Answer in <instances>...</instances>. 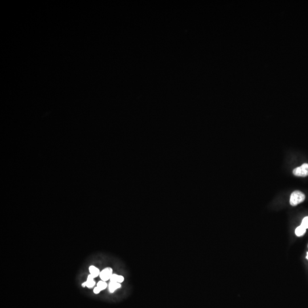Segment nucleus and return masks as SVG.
Returning <instances> with one entry per match:
<instances>
[{"instance_id":"obj_12","label":"nucleus","mask_w":308,"mask_h":308,"mask_svg":"<svg viewBox=\"0 0 308 308\" xmlns=\"http://www.w3.org/2000/svg\"><path fill=\"white\" fill-rule=\"evenodd\" d=\"M306 258L308 260V252H307V256H306Z\"/></svg>"},{"instance_id":"obj_3","label":"nucleus","mask_w":308,"mask_h":308,"mask_svg":"<svg viewBox=\"0 0 308 308\" xmlns=\"http://www.w3.org/2000/svg\"><path fill=\"white\" fill-rule=\"evenodd\" d=\"M112 275V269L110 268H106L102 270L100 272L99 277L102 281H107L110 279Z\"/></svg>"},{"instance_id":"obj_5","label":"nucleus","mask_w":308,"mask_h":308,"mask_svg":"<svg viewBox=\"0 0 308 308\" xmlns=\"http://www.w3.org/2000/svg\"><path fill=\"white\" fill-rule=\"evenodd\" d=\"M110 280V282L122 283L124 281V277H123V276H121V275L112 274Z\"/></svg>"},{"instance_id":"obj_4","label":"nucleus","mask_w":308,"mask_h":308,"mask_svg":"<svg viewBox=\"0 0 308 308\" xmlns=\"http://www.w3.org/2000/svg\"><path fill=\"white\" fill-rule=\"evenodd\" d=\"M94 277L93 276L90 274L89 275H88L87 276V281L82 284V286L83 288H85V287H87L89 288H93L95 285V282L94 280Z\"/></svg>"},{"instance_id":"obj_9","label":"nucleus","mask_w":308,"mask_h":308,"mask_svg":"<svg viewBox=\"0 0 308 308\" xmlns=\"http://www.w3.org/2000/svg\"><path fill=\"white\" fill-rule=\"evenodd\" d=\"M97 287H98L101 290H104L108 287V284L106 283V281L102 280L99 281L98 283L97 284Z\"/></svg>"},{"instance_id":"obj_6","label":"nucleus","mask_w":308,"mask_h":308,"mask_svg":"<svg viewBox=\"0 0 308 308\" xmlns=\"http://www.w3.org/2000/svg\"><path fill=\"white\" fill-rule=\"evenodd\" d=\"M89 269L90 274L93 276L94 278L99 276L100 272L99 271V269L97 267H95V266H94V265L90 266Z\"/></svg>"},{"instance_id":"obj_8","label":"nucleus","mask_w":308,"mask_h":308,"mask_svg":"<svg viewBox=\"0 0 308 308\" xmlns=\"http://www.w3.org/2000/svg\"><path fill=\"white\" fill-rule=\"evenodd\" d=\"M306 229H305L304 227H302L301 225L298 227L295 230V233H296V236H297L298 237L303 236L306 232Z\"/></svg>"},{"instance_id":"obj_1","label":"nucleus","mask_w":308,"mask_h":308,"mask_svg":"<svg viewBox=\"0 0 308 308\" xmlns=\"http://www.w3.org/2000/svg\"><path fill=\"white\" fill-rule=\"evenodd\" d=\"M305 199V195L300 191H295L291 194L290 204L292 206H296L303 202Z\"/></svg>"},{"instance_id":"obj_11","label":"nucleus","mask_w":308,"mask_h":308,"mask_svg":"<svg viewBox=\"0 0 308 308\" xmlns=\"http://www.w3.org/2000/svg\"><path fill=\"white\" fill-rule=\"evenodd\" d=\"M100 291H101V290L98 287H95L94 289V293L95 294L99 293Z\"/></svg>"},{"instance_id":"obj_10","label":"nucleus","mask_w":308,"mask_h":308,"mask_svg":"<svg viewBox=\"0 0 308 308\" xmlns=\"http://www.w3.org/2000/svg\"><path fill=\"white\" fill-rule=\"evenodd\" d=\"M301 226L302 227H304L305 229H308V216H306L304 218L302 221V222H301Z\"/></svg>"},{"instance_id":"obj_2","label":"nucleus","mask_w":308,"mask_h":308,"mask_svg":"<svg viewBox=\"0 0 308 308\" xmlns=\"http://www.w3.org/2000/svg\"><path fill=\"white\" fill-rule=\"evenodd\" d=\"M294 175L297 176L305 177L308 175V163H304L300 167L294 169Z\"/></svg>"},{"instance_id":"obj_7","label":"nucleus","mask_w":308,"mask_h":308,"mask_svg":"<svg viewBox=\"0 0 308 308\" xmlns=\"http://www.w3.org/2000/svg\"><path fill=\"white\" fill-rule=\"evenodd\" d=\"M121 287V283L110 282L109 284V285H108V289H109V290L111 293H113V292H114L115 290L120 288Z\"/></svg>"}]
</instances>
